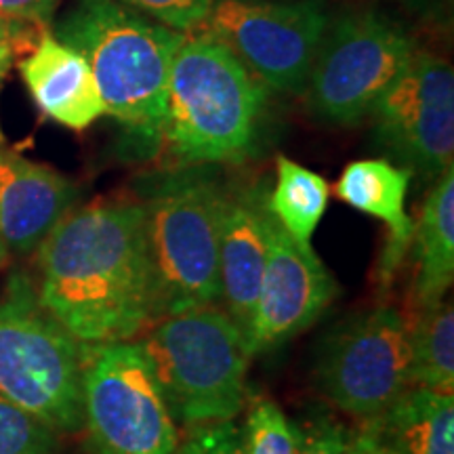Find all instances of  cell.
Wrapping results in <instances>:
<instances>
[{"label": "cell", "instance_id": "obj_10", "mask_svg": "<svg viewBox=\"0 0 454 454\" xmlns=\"http://www.w3.org/2000/svg\"><path fill=\"white\" fill-rule=\"evenodd\" d=\"M317 383L334 406L374 421L411 389V340L404 316L374 308L343 322L326 339Z\"/></svg>", "mask_w": 454, "mask_h": 454}, {"label": "cell", "instance_id": "obj_1", "mask_svg": "<svg viewBox=\"0 0 454 454\" xmlns=\"http://www.w3.org/2000/svg\"><path fill=\"white\" fill-rule=\"evenodd\" d=\"M36 251L38 301L76 340H130L152 322L154 288L141 202L72 208Z\"/></svg>", "mask_w": 454, "mask_h": 454}, {"label": "cell", "instance_id": "obj_2", "mask_svg": "<svg viewBox=\"0 0 454 454\" xmlns=\"http://www.w3.org/2000/svg\"><path fill=\"white\" fill-rule=\"evenodd\" d=\"M55 38L87 59L106 114L141 150L162 144L170 66L184 32L118 0H76L55 26Z\"/></svg>", "mask_w": 454, "mask_h": 454}, {"label": "cell", "instance_id": "obj_20", "mask_svg": "<svg viewBox=\"0 0 454 454\" xmlns=\"http://www.w3.org/2000/svg\"><path fill=\"white\" fill-rule=\"evenodd\" d=\"M411 340V387L440 394L454 391V309L444 301L421 309L408 326Z\"/></svg>", "mask_w": 454, "mask_h": 454}, {"label": "cell", "instance_id": "obj_4", "mask_svg": "<svg viewBox=\"0 0 454 454\" xmlns=\"http://www.w3.org/2000/svg\"><path fill=\"white\" fill-rule=\"evenodd\" d=\"M170 170L145 185L141 207L152 268V322L177 311L217 305L219 227L225 187L207 170Z\"/></svg>", "mask_w": 454, "mask_h": 454}, {"label": "cell", "instance_id": "obj_29", "mask_svg": "<svg viewBox=\"0 0 454 454\" xmlns=\"http://www.w3.org/2000/svg\"><path fill=\"white\" fill-rule=\"evenodd\" d=\"M15 24H9V21L0 20V78L4 76L11 66V59H13V53H15V47H13V41H15Z\"/></svg>", "mask_w": 454, "mask_h": 454}, {"label": "cell", "instance_id": "obj_25", "mask_svg": "<svg viewBox=\"0 0 454 454\" xmlns=\"http://www.w3.org/2000/svg\"><path fill=\"white\" fill-rule=\"evenodd\" d=\"M349 431L331 417H320L299 427L297 454H345Z\"/></svg>", "mask_w": 454, "mask_h": 454}, {"label": "cell", "instance_id": "obj_13", "mask_svg": "<svg viewBox=\"0 0 454 454\" xmlns=\"http://www.w3.org/2000/svg\"><path fill=\"white\" fill-rule=\"evenodd\" d=\"M268 223L263 187H225L219 227V301L244 337L251 328L268 263Z\"/></svg>", "mask_w": 454, "mask_h": 454}, {"label": "cell", "instance_id": "obj_6", "mask_svg": "<svg viewBox=\"0 0 454 454\" xmlns=\"http://www.w3.org/2000/svg\"><path fill=\"white\" fill-rule=\"evenodd\" d=\"M84 343L38 301L30 278L11 276L0 297V394L57 434L84 427Z\"/></svg>", "mask_w": 454, "mask_h": 454}, {"label": "cell", "instance_id": "obj_5", "mask_svg": "<svg viewBox=\"0 0 454 454\" xmlns=\"http://www.w3.org/2000/svg\"><path fill=\"white\" fill-rule=\"evenodd\" d=\"M141 348L175 421H234L242 412L253 356L225 309L204 305L164 316L154 320Z\"/></svg>", "mask_w": 454, "mask_h": 454}, {"label": "cell", "instance_id": "obj_26", "mask_svg": "<svg viewBox=\"0 0 454 454\" xmlns=\"http://www.w3.org/2000/svg\"><path fill=\"white\" fill-rule=\"evenodd\" d=\"M57 0H0V20L43 26L55 13Z\"/></svg>", "mask_w": 454, "mask_h": 454}, {"label": "cell", "instance_id": "obj_7", "mask_svg": "<svg viewBox=\"0 0 454 454\" xmlns=\"http://www.w3.org/2000/svg\"><path fill=\"white\" fill-rule=\"evenodd\" d=\"M414 53V38L394 17L379 9L345 11L328 21L311 66L303 90L309 112L326 124H357Z\"/></svg>", "mask_w": 454, "mask_h": 454}, {"label": "cell", "instance_id": "obj_15", "mask_svg": "<svg viewBox=\"0 0 454 454\" xmlns=\"http://www.w3.org/2000/svg\"><path fill=\"white\" fill-rule=\"evenodd\" d=\"M20 72L38 110L61 127L82 130L106 114L87 59L49 32L21 59Z\"/></svg>", "mask_w": 454, "mask_h": 454}, {"label": "cell", "instance_id": "obj_22", "mask_svg": "<svg viewBox=\"0 0 454 454\" xmlns=\"http://www.w3.org/2000/svg\"><path fill=\"white\" fill-rule=\"evenodd\" d=\"M57 431L0 394V454H55Z\"/></svg>", "mask_w": 454, "mask_h": 454}, {"label": "cell", "instance_id": "obj_9", "mask_svg": "<svg viewBox=\"0 0 454 454\" xmlns=\"http://www.w3.org/2000/svg\"><path fill=\"white\" fill-rule=\"evenodd\" d=\"M328 21L325 0H217L200 27L263 87L303 95Z\"/></svg>", "mask_w": 454, "mask_h": 454}, {"label": "cell", "instance_id": "obj_16", "mask_svg": "<svg viewBox=\"0 0 454 454\" xmlns=\"http://www.w3.org/2000/svg\"><path fill=\"white\" fill-rule=\"evenodd\" d=\"M412 173L404 167L372 158L348 164L334 185L339 200L387 225L379 278L389 282L412 247L414 219L406 213V194Z\"/></svg>", "mask_w": 454, "mask_h": 454}, {"label": "cell", "instance_id": "obj_27", "mask_svg": "<svg viewBox=\"0 0 454 454\" xmlns=\"http://www.w3.org/2000/svg\"><path fill=\"white\" fill-rule=\"evenodd\" d=\"M345 454H397L383 435L379 434L372 423H364V427L357 431H349L348 448Z\"/></svg>", "mask_w": 454, "mask_h": 454}, {"label": "cell", "instance_id": "obj_23", "mask_svg": "<svg viewBox=\"0 0 454 454\" xmlns=\"http://www.w3.org/2000/svg\"><path fill=\"white\" fill-rule=\"evenodd\" d=\"M177 32L200 27L217 0H118Z\"/></svg>", "mask_w": 454, "mask_h": 454}, {"label": "cell", "instance_id": "obj_19", "mask_svg": "<svg viewBox=\"0 0 454 454\" xmlns=\"http://www.w3.org/2000/svg\"><path fill=\"white\" fill-rule=\"evenodd\" d=\"M276 175L274 190L268 194L271 217L288 236L309 247L316 227L328 208L331 187L322 175L286 156H278Z\"/></svg>", "mask_w": 454, "mask_h": 454}, {"label": "cell", "instance_id": "obj_30", "mask_svg": "<svg viewBox=\"0 0 454 454\" xmlns=\"http://www.w3.org/2000/svg\"><path fill=\"white\" fill-rule=\"evenodd\" d=\"M7 257H9V248H7V244H4L3 238H0V270H3L4 263H7Z\"/></svg>", "mask_w": 454, "mask_h": 454}, {"label": "cell", "instance_id": "obj_14", "mask_svg": "<svg viewBox=\"0 0 454 454\" xmlns=\"http://www.w3.org/2000/svg\"><path fill=\"white\" fill-rule=\"evenodd\" d=\"M76 198L74 181L0 145V238L11 251H36Z\"/></svg>", "mask_w": 454, "mask_h": 454}, {"label": "cell", "instance_id": "obj_18", "mask_svg": "<svg viewBox=\"0 0 454 454\" xmlns=\"http://www.w3.org/2000/svg\"><path fill=\"white\" fill-rule=\"evenodd\" d=\"M372 423L397 454H454V395L406 389Z\"/></svg>", "mask_w": 454, "mask_h": 454}, {"label": "cell", "instance_id": "obj_8", "mask_svg": "<svg viewBox=\"0 0 454 454\" xmlns=\"http://www.w3.org/2000/svg\"><path fill=\"white\" fill-rule=\"evenodd\" d=\"M82 412L98 454L177 450V421L141 343L84 345Z\"/></svg>", "mask_w": 454, "mask_h": 454}, {"label": "cell", "instance_id": "obj_11", "mask_svg": "<svg viewBox=\"0 0 454 454\" xmlns=\"http://www.w3.org/2000/svg\"><path fill=\"white\" fill-rule=\"evenodd\" d=\"M368 116L372 137L397 167L438 179L454 160V70L417 51Z\"/></svg>", "mask_w": 454, "mask_h": 454}, {"label": "cell", "instance_id": "obj_12", "mask_svg": "<svg viewBox=\"0 0 454 454\" xmlns=\"http://www.w3.org/2000/svg\"><path fill=\"white\" fill-rule=\"evenodd\" d=\"M339 288L314 247L299 244L271 217L268 223V263L248 328L251 356L286 343L325 314Z\"/></svg>", "mask_w": 454, "mask_h": 454}, {"label": "cell", "instance_id": "obj_31", "mask_svg": "<svg viewBox=\"0 0 454 454\" xmlns=\"http://www.w3.org/2000/svg\"><path fill=\"white\" fill-rule=\"evenodd\" d=\"M0 139H3V137H0Z\"/></svg>", "mask_w": 454, "mask_h": 454}, {"label": "cell", "instance_id": "obj_21", "mask_svg": "<svg viewBox=\"0 0 454 454\" xmlns=\"http://www.w3.org/2000/svg\"><path fill=\"white\" fill-rule=\"evenodd\" d=\"M244 454H297L299 427L271 400L251 406L242 431Z\"/></svg>", "mask_w": 454, "mask_h": 454}, {"label": "cell", "instance_id": "obj_28", "mask_svg": "<svg viewBox=\"0 0 454 454\" xmlns=\"http://www.w3.org/2000/svg\"><path fill=\"white\" fill-rule=\"evenodd\" d=\"M408 11L419 15L421 20L427 21H442L450 20L452 0H404Z\"/></svg>", "mask_w": 454, "mask_h": 454}, {"label": "cell", "instance_id": "obj_17", "mask_svg": "<svg viewBox=\"0 0 454 454\" xmlns=\"http://www.w3.org/2000/svg\"><path fill=\"white\" fill-rule=\"evenodd\" d=\"M412 253L417 261L414 299L419 309L435 308L454 280V167L435 179L414 221Z\"/></svg>", "mask_w": 454, "mask_h": 454}, {"label": "cell", "instance_id": "obj_24", "mask_svg": "<svg viewBox=\"0 0 454 454\" xmlns=\"http://www.w3.org/2000/svg\"><path fill=\"white\" fill-rule=\"evenodd\" d=\"M181 454H244L242 431L234 421L194 425Z\"/></svg>", "mask_w": 454, "mask_h": 454}, {"label": "cell", "instance_id": "obj_3", "mask_svg": "<svg viewBox=\"0 0 454 454\" xmlns=\"http://www.w3.org/2000/svg\"><path fill=\"white\" fill-rule=\"evenodd\" d=\"M268 93L211 36L187 38L170 66L162 144L185 167L244 160L257 144Z\"/></svg>", "mask_w": 454, "mask_h": 454}]
</instances>
